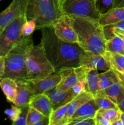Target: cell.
I'll return each instance as SVG.
<instances>
[{"instance_id":"cell-20","label":"cell","mask_w":124,"mask_h":125,"mask_svg":"<svg viewBox=\"0 0 124 125\" xmlns=\"http://www.w3.org/2000/svg\"><path fill=\"white\" fill-rule=\"evenodd\" d=\"M101 90L106 97L110 99L117 106L124 98V89L119 81Z\"/></svg>"},{"instance_id":"cell-35","label":"cell","mask_w":124,"mask_h":125,"mask_svg":"<svg viewBox=\"0 0 124 125\" xmlns=\"http://www.w3.org/2000/svg\"><path fill=\"white\" fill-rule=\"evenodd\" d=\"M94 120L96 125H111L109 122L106 120L105 117L100 112H98V111H97L95 115Z\"/></svg>"},{"instance_id":"cell-44","label":"cell","mask_w":124,"mask_h":125,"mask_svg":"<svg viewBox=\"0 0 124 125\" xmlns=\"http://www.w3.org/2000/svg\"><path fill=\"white\" fill-rule=\"evenodd\" d=\"M1 31H2V30H0V33H1Z\"/></svg>"},{"instance_id":"cell-6","label":"cell","mask_w":124,"mask_h":125,"mask_svg":"<svg viewBox=\"0 0 124 125\" xmlns=\"http://www.w3.org/2000/svg\"><path fill=\"white\" fill-rule=\"evenodd\" d=\"M26 14L16 18L6 26L0 33V56L4 57L24 35L21 27L27 20Z\"/></svg>"},{"instance_id":"cell-13","label":"cell","mask_w":124,"mask_h":125,"mask_svg":"<svg viewBox=\"0 0 124 125\" xmlns=\"http://www.w3.org/2000/svg\"><path fill=\"white\" fill-rule=\"evenodd\" d=\"M29 106L38 111L46 117H49L53 111L51 100L45 94L33 95L29 102Z\"/></svg>"},{"instance_id":"cell-19","label":"cell","mask_w":124,"mask_h":125,"mask_svg":"<svg viewBox=\"0 0 124 125\" xmlns=\"http://www.w3.org/2000/svg\"><path fill=\"white\" fill-rule=\"evenodd\" d=\"M0 87L7 101L14 103L17 96V84L16 81L9 78H0Z\"/></svg>"},{"instance_id":"cell-16","label":"cell","mask_w":124,"mask_h":125,"mask_svg":"<svg viewBox=\"0 0 124 125\" xmlns=\"http://www.w3.org/2000/svg\"><path fill=\"white\" fill-rule=\"evenodd\" d=\"M92 98H94L93 95L86 91L83 92L75 96L74 98L68 104V111H67L66 115V118L68 121V122H69L72 115L77 110L78 108H79L81 105Z\"/></svg>"},{"instance_id":"cell-34","label":"cell","mask_w":124,"mask_h":125,"mask_svg":"<svg viewBox=\"0 0 124 125\" xmlns=\"http://www.w3.org/2000/svg\"><path fill=\"white\" fill-rule=\"evenodd\" d=\"M86 79H81L79 81L74 87L71 89L72 91L73 92L75 95H77L83 92L86 91Z\"/></svg>"},{"instance_id":"cell-28","label":"cell","mask_w":124,"mask_h":125,"mask_svg":"<svg viewBox=\"0 0 124 125\" xmlns=\"http://www.w3.org/2000/svg\"><path fill=\"white\" fill-rule=\"evenodd\" d=\"M95 3L100 15L107 13L114 7V0H96Z\"/></svg>"},{"instance_id":"cell-45","label":"cell","mask_w":124,"mask_h":125,"mask_svg":"<svg viewBox=\"0 0 124 125\" xmlns=\"http://www.w3.org/2000/svg\"><path fill=\"white\" fill-rule=\"evenodd\" d=\"M2 1V0H0V1Z\"/></svg>"},{"instance_id":"cell-21","label":"cell","mask_w":124,"mask_h":125,"mask_svg":"<svg viewBox=\"0 0 124 125\" xmlns=\"http://www.w3.org/2000/svg\"><path fill=\"white\" fill-rule=\"evenodd\" d=\"M106 51L124 55V35L115 34L113 37L106 40Z\"/></svg>"},{"instance_id":"cell-2","label":"cell","mask_w":124,"mask_h":125,"mask_svg":"<svg viewBox=\"0 0 124 125\" xmlns=\"http://www.w3.org/2000/svg\"><path fill=\"white\" fill-rule=\"evenodd\" d=\"M72 18L77 36L78 45L85 51L104 56L106 40L105 37L103 26L98 20L88 17Z\"/></svg>"},{"instance_id":"cell-4","label":"cell","mask_w":124,"mask_h":125,"mask_svg":"<svg viewBox=\"0 0 124 125\" xmlns=\"http://www.w3.org/2000/svg\"><path fill=\"white\" fill-rule=\"evenodd\" d=\"M59 0H27L26 12L27 19L36 20V29L52 25L63 15Z\"/></svg>"},{"instance_id":"cell-23","label":"cell","mask_w":124,"mask_h":125,"mask_svg":"<svg viewBox=\"0 0 124 125\" xmlns=\"http://www.w3.org/2000/svg\"><path fill=\"white\" fill-rule=\"evenodd\" d=\"M68 104L53 110L49 115V125H67L68 121L66 118Z\"/></svg>"},{"instance_id":"cell-10","label":"cell","mask_w":124,"mask_h":125,"mask_svg":"<svg viewBox=\"0 0 124 125\" xmlns=\"http://www.w3.org/2000/svg\"><path fill=\"white\" fill-rule=\"evenodd\" d=\"M61 80L60 73H53L46 77L26 81L28 86L34 95L44 94L57 86Z\"/></svg>"},{"instance_id":"cell-42","label":"cell","mask_w":124,"mask_h":125,"mask_svg":"<svg viewBox=\"0 0 124 125\" xmlns=\"http://www.w3.org/2000/svg\"><path fill=\"white\" fill-rule=\"evenodd\" d=\"M120 120L123 123V125H124V112H121V115H120Z\"/></svg>"},{"instance_id":"cell-18","label":"cell","mask_w":124,"mask_h":125,"mask_svg":"<svg viewBox=\"0 0 124 125\" xmlns=\"http://www.w3.org/2000/svg\"><path fill=\"white\" fill-rule=\"evenodd\" d=\"M124 20V7L113 8L109 12L100 15L99 23L101 25L106 26L115 24Z\"/></svg>"},{"instance_id":"cell-12","label":"cell","mask_w":124,"mask_h":125,"mask_svg":"<svg viewBox=\"0 0 124 125\" xmlns=\"http://www.w3.org/2000/svg\"><path fill=\"white\" fill-rule=\"evenodd\" d=\"M48 96L52 103L53 110L69 104L75 96L71 89L67 91L60 90L56 87L44 93Z\"/></svg>"},{"instance_id":"cell-30","label":"cell","mask_w":124,"mask_h":125,"mask_svg":"<svg viewBox=\"0 0 124 125\" xmlns=\"http://www.w3.org/2000/svg\"><path fill=\"white\" fill-rule=\"evenodd\" d=\"M36 29V20L34 18L27 20L21 27V33L24 36H29Z\"/></svg>"},{"instance_id":"cell-37","label":"cell","mask_w":124,"mask_h":125,"mask_svg":"<svg viewBox=\"0 0 124 125\" xmlns=\"http://www.w3.org/2000/svg\"><path fill=\"white\" fill-rule=\"evenodd\" d=\"M35 125H49V117H46L41 121L36 123Z\"/></svg>"},{"instance_id":"cell-33","label":"cell","mask_w":124,"mask_h":125,"mask_svg":"<svg viewBox=\"0 0 124 125\" xmlns=\"http://www.w3.org/2000/svg\"><path fill=\"white\" fill-rule=\"evenodd\" d=\"M68 125H96L94 118H78L71 120Z\"/></svg>"},{"instance_id":"cell-36","label":"cell","mask_w":124,"mask_h":125,"mask_svg":"<svg viewBox=\"0 0 124 125\" xmlns=\"http://www.w3.org/2000/svg\"><path fill=\"white\" fill-rule=\"evenodd\" d=\"M4 72V57L0 56V78Z\"/></svg>"},{"instance_id":"cell-15","label":"cell","mask_w":124,"mask_h":125,"mask_svg":"<svg viewBox=\"0 0 124 125\" xmlns=\"http://www.w3.org/2000/svg\"><path fill=\"white\" fill-rule=\"evenodd\" d=\"M17 84V96L13 104L18 107H22L29 104L32 96L34 95L28 86L26 81H16Z\"/></svg>"},{"instance_id":"cell-3","label":"cell","mask_w":124,"mask_h":125,"mask_svg":"<svg viewBox=\"0 0 124 125\" xmlns=\"http://www.w3.org/2000/svg\"><path fill=\"white\" fill-rule=\"evenodd\" d=\"M34 45L32 39L24 36L4 56V72L0 78H9L15 81L27 80L26 58Z\"/></svg>"},{"instance_id":"cell-11","label":"cell","mask_w":124,"mask_h":125,"mask_svg":"<svg viewBox=\"0 0 124 125\" xmlns=\"http://www.w3.org/2000/svg\"><path fill=\"white\" fill-rule=\"evenodd\" d=\"M80 66L89 70H96L98 72H105L111 68L110 63L103 55L85 51L80 56Z\"/></svg>"},{"instance_id":"cell-14","label":"cell","mask_w":124,"mask_h":125,"mask_svg":"<svg viewBox=\"0 0 124 125\" xmlns=\"http://www.w3.org/2000/svg\"><path fill=\"white\" fill-rule=\"evenodd\" d=\"M61 80L56 86L60 90L67 91L71 89L79 81H80L75 68H69L63 70L60 73Z\"/></svg>"},{"instance_id":"cell-40","label":"cell","mask_w":124,"mask_h":125,"mask_svg":"<svg viewBox=\"0 0 124 125\" xmlns=\"http://www.w3.org/2000/svg\"><path fill=\"white\" fill-rule=\"evenodd\" d=\"M117 107L121 112H124V98L117 104Z\"/></svg>"},{"instance_id":"cell-17","label":"cell","mask_w":124,"mask_h":125,"mask_svg":"<svg viewBox=\"0 0 124 125\" xmlns=\"http://www.w3.org/2000/svg\"><path fill=\"white\" fill-rule=\"evenodd\" d=\"M98 109V107L94 99L92 98L78 108L72 115L71 120L78 118H94Z\"/></svg>"},{"instance_id":"cell-31","label":"cell","mask_w":124,"mask_h":125,"mask_svg":"<svg viewBox=\"0 0 124 125\" xmlns=\"http://www.w3.org/2000/svg\"><path fill=\"white\" fill-rule=\"evenodd\" d=\"M21 112V107H18L15 105H14V106L13 105V106H11L10 109L5 110L4 114L8 116L9 118L12 121V123H13L18 118Z\"/></svg>"},{"instance_id":"cell-39","label":"cell","mask_w":124,"mask_h":125,"mask_svg":"<svg viewBox=\"0 0 124 125\" xmlns=\"http://www.w3.org/2000/svg\"><path fill=\"white\" fill-rule=\"evenodd\" d=\"M114 72L116 73L117 76L118 78H119V82H120V84H122V85L123 88H124V74H120V73H117V72Z\"/></svg>"},{"instance_id":"cell-29","label":"cell","mask_w":124,"mask_h":125,"mask_svg":"<svg viewBox=\"0 0 124 125\" xmlns=\"http://www.w3.org/2000/svg\"><path fill=\"white\" fill-rule=\"evenodd\" d=\"M46 116L44 115L43 114L39 112L35 109L29 106L28 111L27 117L26 120L27 125H35L36 123L44 118Z\"/></svg>"},{"instance_id":"cell-25","label":"cell","mask_w":124,"mask_h":125,"mask_svg":"<svg viewBox=\"0 0 124 125\" xmlns=\"http://www.w3.org/2000/svg\"><path fill=\"white\" fill-rule=\"evenodd\" d=\"M119 81L118 76L113 69L105 71L99 74V90H103Z\"/></svg>"},{"instance_id":"cell-26","label":"cell","mask_w":124,"mask_h":125,"mask_svg":"<svg viewBox=\"0 0 124 125\" xmlns=\"http://www.w3.org/2000/svg\"><path fill=\"white\" fill-rule=\"evenodd\" d=\"M94 99L98 106V109H116L117 106L109 98L103 94L101 90H99L94 96Z\"/></svg>"},{"instance_id":"cell-32","label":"cell","mask_w":124,"mask_h":125,"mask_svg":"<svg viewBox=\"0 0 124 125\" xmlns=\"http://www.w3.org/2000/svg\"><path fill=\"white\" fill-rule=\"evenodd\" d=\"M21 107V112L19 114V117L17 118V120L15 122L12 123L13 125H26V120L27 117L28 111H29V104L26 105V106H22Z\"/></svg>"},{"instance_id":"cell-9","label":"cell","mask_w":124,"mask_h":125,"mask_svg":"<svg viewBox=\"0 0 124 125\" xmlns=\"http://www.w3.org/2000/svg\"><path fill=\"white\" fill-rule=\"evenodd\" d=\"M27 0H13L10 4L0 13V30L16 18L26 14Z\"/></svg>"},{"instance_id":"cell-5","label":"cell","mask_w":124,"mask_h":125,"mask_svg":"<svg viewBox=\"0 0 124 125\" xmlns=\"http://www.w3.org/2000/svg\"><path fill=\"white\" fill-rule=\"evenodd\" d=\"M27 80L38 79L55 73L54 69L47 59L41 43L33 45L26 58Z\"/></svg>"},{"instance_id":"cell-41","label":"cell","mask_w":124,"mask_h":125,"mask_svg":"<svg viewBox=\"0 0 124 125\" xmlns=\"http://www.w3.org/2000/svg\"><path fill=\"white\" fill-rule=\"evenodd\" d=\"M112 125H123V123L120 119L117 120L112 123Z\"/></svg>"},{"instance_id":"cell-22","label":"cell","mask_w":124,"mask_h":125,"mask_svg":"<svg viewBox=\"0 0 124 125\" xmlns=\"http://www.w3.org/2000/svg\"><path fill=\"white\" fill-rule=\"evenodd\" d=\"M109 62L111 68L114 72L124 74V55L106 51L104 56Z\"/></svg>"},{"instance_id":"cell-1","label":"cell","mask_w":124,"mask_h":125,"mask_svg":"<svg viewBox=\"0 0 124 125\" xmlns=\"http://www.w3.org/2000/svg\"><path fill=\"white\" fill-rule=\"evenodd\" d=\"M41 43L47 59L54 69L55 73L80 66V56L84 51L77 43L63 41L55 34L52 25L40 29Z\"/></svg>"},{"instance_id":"cell-24","label":"cell","mask_w":124,"mask_h":125,"mask_svg":"<svg viewBox=\"0 0 124 125\" xmlns=\"http://www.w3.org/2000/svg\"><path fill=\"white\" fill-rule=\"evenodd\" d=\"M86 91L94 96L99 90V73L96 70H91L86 76Z\"/></svg>"},{"instance_id":"cell-7","label":"cell","mask_w":124,"mask_h":125,"mask_svg":"<svg viewBox=\"0 0 124 125\" xmlns=\"http://www.w3.org/2000/svg\"><path fill=\"white\" fill-rule=\"evenodd\" d=\"M96 0H64L62 5L63 14L71 17H88L98 20L100 15L96 7Z\"/></svg>"},{"instance_id":"cell-38","label":"cell","mask_w":124,"mask_h":125,"mask_svg":"<svg viewBox=\"0 0 124 125\" xmlns=\"http://www.w3.org/2000/svg\"><path fill=\"white\" fill-rule=\"evenodd\" d=\"M124 7V0H114V7Z\"/></svg>"},{"instance_id":"cell-8","label":"cell","mask_w":124,"mask_h":125,"mask_svg":"<svg viewBox=\"0 0 124 125\" xmlns=\"http://www.w3.org/2000/svg\"><path fill=\"white\" fill-rule=\"evenodd\" d=\"M52 26L58 39L66 42L77 43V36L73 26L72 17L63 14L56 19Z\"/></svg>"},{"instance_id":"cell-43","label":"cell","mask_w":124,"mask_h":125,"mask_svg":"<svg viewBox=\"0 0 124 125\" xmlns=\"http://www.w3.org/2000/svg\"><path fill=\"white\" fill-rule=\"evenodd\" d=\"M64 0H59V2H60V6H61V8H62V4H63V2H64Z\"/></svg>"},{"instance_id":"cell-27","label":"cell","mask_w":124,"mask_h":125,"mask_svg":"<svg viewBox=\"0 0 124 125\" xmlns=\"http://www.w3.org/2000/svg\"><path fill=\"white\" fill-rule=\"evenodd\" d=\"M98 112H100L106 120L109 122L111 125L117 120L120 119L121 112L118 108L116 109H98Z\"/></svg>"}]
</instances>
